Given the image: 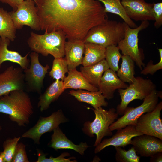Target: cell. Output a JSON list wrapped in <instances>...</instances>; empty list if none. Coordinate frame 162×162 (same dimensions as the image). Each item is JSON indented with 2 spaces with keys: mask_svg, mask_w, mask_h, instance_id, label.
I'll return each mask as SVG.
<instances>
[{
  "mask_svg": "<svg viewBox=\"0 0 162 162\" xmlns=\"http://www.w3.org/2000/svg\"><path fill=\"white\" fill-rule=\"evenodd\" d=\"M106 48L99 44L89 42L84 43V56L83 66L86 67L96 64L105 59Z\"/></svg>",
  "mask_w": 162,
  "mask_h": 162,
  "instance_id": "cell-25",
  "label": "cell"
},
{
  "mask_svg": "<svg viewBox=\"0 0 162 162\" xmlns=\"http://www.w3.org/2000/svg\"><path fill=\"white\" fill-rule=\"evenodd\" d=\"M130 144L142 157H151L162 152V140L150 135L143 134L135 136Z\"/></svg>",
  "mask_w": 162,
  "mask_h": 162,
  "instance_id": "cell-16",
  "label": "cell"
},
{
  "mask_svg": "<svg viewBox=\"0 0 162 162\" xmlns=\"http://www.w3.org/2000/svg\"><path fill=\"white\" fill-rule=\"evenodd\" d=\"M64 49L69 70L76 69L77 67L82 64L84 50L83 41H66Z\"/></svg>",
  "mask_w": 162,
  "mask_h": 162,
  "instance_id": "cell-20",
  "label": "cell"
},
{
  "mask_svg": "<svg viewBox=\"0 0 162 162\" xmlns=\"http://www.w3.org/2000/svg\"><path fill=\"white\" fill-rule=\"evenodd\" d=\"M153 10L155 21L154 25L158 28L162 25V3H154Z\"/></svg>",
  "mask_w": 162,
  "mask_h": 162,
  "instance_id": "cell-36",
  "label": "cell"
},
{
  "mask_svg": "<svg viewBox=\"0 0 162 162\" xmlns=\"http://www.w3.org/2000/svg\"><path fill=\"white\" fill-rule=\"evenodd\" d=\"M150 161L151 162H161L162 161V152L157 153L150 157Z\"/></svg>",
  "mask_w": 162,
  "mask_h": 162,
  "instance_id": "cell-38",
  "label": "cell"
},
{
  "mask_svg": "<svg viewBox=\"0 0 162 162\" xmlns=\"http://www.w3.org/2000/svg\"><path fill=\"white\" fill-rule=\"evenodd\" d=\"M24 1H29V0H24ZM33 0L34 2H35L36 0Z\"/></svg>",
  "mask_w": 162,
  "mask_h": 162,
  "instance_id": "cell-41",
  "label": "cell"
},
{
  "mask_svg": "<svg viewBox=\"0 0 162 162\" xmlns=\"http://www.w3.org/2000/svg\"><path fill=\"white\" fill-rule=\"evenodd\" d=\"M158 97L156 89L152 91L143 100L142 103L136 107H127L122 116L117 118L109 126L110 130L125 128L129 125H136L138 118L145 113L152 111L158 103Z\"/></svg>",
  "mask_w": 162,
  "mask_h": 162,
  "instance_id": "cell-8",
  "label": "cell"
},
{
  "mask_svg": "<svg viewBox=\"0 0 162 162\" xmlns=\"http://www.w3.org/2000/svg\"><path fill=\"white\" fill-rule=\"evenodd\" d=\"M128 86L119 78L116 72L109 68L104 73L98 88L105 98L110 100L114 98L116 90L125 89Z\"/></svg>",
  "mask_w": 162,
  "mask_h": 162,
  "instance_id": "cell-17",
  "label": "cell"
},
{
  "mask_svg": "<svg viewBox=\"0 0 162 162\" xmlns=\"http://www.w3.org/2000/svg\"><path fill=\"white\" fill-rule=\"evenodd\" d=\"M142 134L136 130L135 125H128L125 128L117 130L116 133L111 138L104 140L96 146L94 153H98L110 146L124 147L130 144L133 138Z\"/></svg>",
  "mask_w": 162,
  "mask_h": 162,
  "instance_id": "cell-15",
  "label": "cell"
},
{
  "mask_svg": "<svg viewBox=\"0 0 162 162\" xmlns=\"http://www.w3.org/2000/svg\"><path fill=\"white\" fill-rule=\"evenodd\" d=\"M2 129V126L0 124V131Z\"/></svg>",
  "mask_w": 162,
  "mask_h": 162,
  "instance_id": "cell-40",
  "label": "cell"
},
{
  "mask_svg": "<svg viewBox=\"0 0 162 162\" xmlns=\"http://www.w3.org/2000/svg\"><path fill=\"white\" fill-rule=\"evenodd\" d=\"M122 56L118 46L112 45L106 48L105 59L109 68L116 72L118 70V62Z\"/></svg>",
  "mask_w": 162,
  "mask_h": 162,
  "instance_id": "cell-30",
  "label": "cell"
},
{
  "mask_svg": "<svg viewBox=\"0 0 162 162\" xmlns=\"http://www.w3.org/2000/svg\"><path fill=\"white\" fill-rule=\"evenodd\" d=\"M69 94L78 101L90 104L94 109L102 106H107L108 105V103L105 101V98L99 91L91 92L82 89L72 90L69 92Z\"/></svg>",
  "mask_w": 162,
  "mask_h": 162,
  "instance_id": "cell-23",
  "label": "cell"
},
{
  "mask_svg": "<svg viewBox=\"0 0 162 162\" xmlns=\"http://www.w3.org/2000/svg\"><path fill=\"white\" fill-rule=\"evenodd\" d=\"M103 3L104 5V11L119 16L124 22L130 27L134 28L137 25L127 15L121 2V0H96Z\"/></svg>",
  "mask_w": 162,
  "mask_h": 162,
  "instance_id": "cell-26",
  "label": "cell"
},
{
  "mask_svg": "<svg viewBox=\"0 0 162 162\" xmlns=\"http://www.w3.org/2000/svg\"><path fill=\"white\" fill-rule=\"evenodd\" d=\"M68 74L63 81L65 90L73 89L91 92L99 91L98 88L90 84L81 72L76 69L69 70Z\"/></svg>",
  "mask_w": 162,
  "mask_h": 162,
  "instance_id": "cell-22",
  "label": "cell"
},
{
  "mask_svg": "<svg viewBox=\"0 0 162 162\" xmlns=\"http://www.w3.org/2000/svg\"><path fill=\"white\" fill-rule=\"evenodd\" d=\"M29 55L30 64L28 68L23 70L25 81L29 91L39 93L43 86L44 79L50 66L48 64L44 66L40 63L38 53L33 52Z\"/></svg>",
  "mask_w": 162,
  "mask_h": 162,
  "instance_id": "cell-11",
  "label": "cell"
},
{
  "mask_svg": "<svg viewBox=\"0 0 162 162\" xmlns=\"http://www.w3.org/2000/svg\"><path fill=\"white\" fill-rule=\"evenodd\" d=\"M124 22L108 19L104 22L92 28L83 40L101 45L105 48L117 46L124 36Z\"/></svg>",
  "mask_w": 162,
  "mask_h": 162,
  "instance_id": "cell-4",
  "label": "cell"
},
{
  "mask_svg": "<svg viewBox=\"0 0 162 162\" xmlns=\"http://www.w3.org/2000/svg\"><path fill=\"white\" fill-rule=\"evenodd\" d=\"M116 151L115 159L117 162H140V156L137 155L134 148L132 146L128 150L121 147H115Z\"/></svg>",
  "mask_w": 162,
  "mask_h": 162,
  "instance_id": "cell-31",
  "label": "cell"
},
{
  "mask_svg": "<svg viewBox=\"0 0 162 162\" xmlns=\"http://www.w3.org/2000/svg\"><path fill=\"white\" fill-rule=\"evenodd\" d=\"M121 58L122 63L121 68L117 71V75L124 82L130 84L135 79L134 62L130 56L126 55H123Z\"/></svg>",
  "mask_w": 162,
  "mask_h": 162,
  "instance_id": "cell-28",
  "label": "cell"
},
{
  "mask_svg": "<svg viewBox=\"0 0 162 162\" xmlns=\"http://www.w3.org/2000/svg\"><path fill=\"white\" fill-rule=\"evenodd\" d=\"M40 30H61L68 40L83 41L93 27L108 19L96 0H37Z\"/></svg>",
  "mask_w": 162,
  "mask_h": 162,
  "instance_id": "cell-1",
  "label": "cell"
},
{
  "mask_svg": "<svg viewBox=\"0 0 162 162\" xmlns=\"http://www.w3.org/2000/svg\"><path fill=\"white\" fill-rule=\"evenodd\" d=\"M20 138V137L9 138L3 142L4 150L0 153L3 156L4 162H11L16 146Z\"/></svg>",
  "mask_w": 162,
  "mask_h": 162,
  "instance_id": "cell-32",
  "label": "cell"
},
{
  "mask_svg": "<svg viewBox=\"0 0 162 162\" xmlns=\"http://www.w3.org/2000/svg\"><path fill=\"white\" fill-rule=\"evenodd\" d=\"M10 41L8 38H0V68L3 63L8 61L19 64L23 70L27 69L30 65L29 52L23 56L16 51L9 50L8 47Z\"/></svg>",
  "mask_w": 162,
  "mask_h": 162,
  "instance_id": "cell-18",
  "label": "cell"
},
{
  "mask_svg": "<svg viewBox=\"0 0 162 162\" xmlns=\"http://www.w3.org/2000/svg\"><path fill=\"white\" fill-rule=\"evenodd\" d=\"M38 158L36 162H76V160H71L72 159H75L74 157H70L69 158H66V156L70 155L69 153L65 152L62 153L59 156L54 158L50 156L49 158H46V154L44 153L41 150L37 149Z\"/></svg>",
  "mask_w": 162,
  "mask_h": 162,
  "instance_id": "cell-33",
  "label": "cell"
},
{
  "mask_svg": "<svg viewBox=\"0 0 162 162\" xmlns=\"http://www.w3.org/2000/svg\"><path fill=\"white\" fill-rule=\"evenodd\" d=\"M0 162H4L3 155L0 152Z\"/></svg>",
  "mask_w": 162,
  "mask_h": 162,
  "instance_id": "cell-39",
  "label": "cell"
},
{
  "mask_svg": "<svg viewBox=\"0 0 162 162\" xmlns=\"http://www.w3.org/2000/svg\"><path fill=\"white\" fill-rule=\"evenodd\" d=\"M109 69L105 59L88 66L80 68V72L91 84L98 88L104 72Z\"/></svg>",
  "mask_w": 162,
  "mask_h": 162,
  "instance_id": "cell-24",
  "label": "cell"
},
{
  "mask_svg": "<svg viewBox=\"0 0 162 162\" xmlns=\"http://www.w3.org/2000/svg\"><path fill=\"white\" fill-rule=\"evenodd\" d=\"M158 50L160 56V60L156 64H153V62L151 60L147 64L146 67L142 70L141 74L144 75L148 74L153 75L158 70L162 69V49H158Z\"/></svg>",
  "mask_w": 162,
  "mask_h": 162,
  "instance_id": "cell-35",
  "label": "cell"
},
{
  "mask_svg": "<svg viewBox=\"0 0 162 162\" xmlns=\"http://www.w3.org/2000/svg\"><path fill=\"white\" fill-rule=\"evenodd\" d=\"M16 30L9 12L0 8V37L13 41L16 38Z\"/></svg>",
  "mask_w": 162,
  "mask_h": 162,
  "instance_id": "cell-27",
  "label": "cell"
},
{
  "mask_svg": "<svg viewBox=\"0 0 162 162\" xmlns=\"http://www.w3.org/2000/svg\"><path fill=\"white\" fill-rule=\"evenodd\" d=\"M26 148V145L22 142H18L16 146L11 162H29Z\"/></svg>",
  "mask_w": 162,
  "mask_h": 162,
  "instance_id": "cell-34",
  "label": "cell"
},
{
  "mask_svg": "<svg viewBox=\"0 0 162 162\" xmlns=\"http://www.w3.org/2000/svg\"><path fill=\"white\" fill-rule=\"evenodd\" d=\"M68 70V63L65 58H54L49 75L55 80L63 81Z\"/></svg>",
  "mask_w": 162,
  "mask_h": 162,
  "instance_id": "cell-29",
  "label": "cell"
},
{
  "mask_svg": "<svg viewBox=\"0 0 162 162\" xmlns=\"http://www.w3.org/2000/svg\"><path fill=\"white\" fill-rule=\"evenodd\" d=\"M156 86L150 79L140 76L135 77L134 82L125 89H118L121 101L116 107L118 115H123L128 104L135 99L143 100L152 91L156 89Z\"/></svg>",
  "mask_w": 162,
  "mask_h": 162,
  "instance_id": "cell-6",
  "label": "cell"
},
{
  "mask_svg": "<svg viewBox=\"0 0 162 162\" xmlns=\"http://www.w3.org/2000/svg\"><path fill=\"white\" fill-rule=\"evenodd\" d=\"M23 70L13 65L0 73V97L11 92L24 90L25 86Z\"/></svg>",
  "mask_w": 162,
  "mask_h": 162,
  "instance_id": "cell-13",
  "label": "cell"
},
{
  "mask_svg": "<svg viewBox=\"0 0 162 162\" xmlns=\"http://www.w3.org/2000/svg\"><path fill=\"white\" fill-rule=\"evenodd\" d=\"M65 90L63 81L55 80L38 98V107L40 111L47 110L50 104L57 100Z\"/></svg>",
  "mask_w": 162,
  "mask_h": 162,
  "instance_id": "cell-21",
  "label": "cell"
},
{
  "mask_svg": "<svg viewBox=\"0 0 162 162\" xmlns=\"http://www.w3.org/2000/svg\"><path fill=\"white\" fill-rule=\"evenodd\" d=\"M93 110L95 114L94 120L92 122H85L82 130L84 134L90 137H94V134L96 135V139L93 145L96 147L104 136L112 135L109 126L117 119L118 115L113 108H110L108 110L102 107Z\"/></svg>",
  "mask_w": 162,
  "mask_h": 162,
  "instance_id": "cell-5",
  "label": "cell"
},
{
  "mask_svg": "<svg viewBox=\"0 0 162 162\" xmlns=\"http://www.w3.org/2000/svg\"><path fill=\"white\" fill-rule=\"evenodd\" d=\"M128 16L136 21H154L153 3L146 2L144 0H121Z\"/></svg>",
  "mask_w": 162,
  "mask_h": 162,
  "instance_id": "cell-14",
  "label": "cell"
},
{
  "mask_svg": "<svg viewBox=\"0 0 162 162\" xmlns=\"http://www.w3.org/2000/svg\"><path fill=\"white\" fill-rule=\"evenodd\" d=\"M124 36L118 43V46L124 55L130 56L142 70L145 64L143 62V57L138 45V35L140 32L149 26L148 21H142L140 26L134 28L130 27L124 22Z\"/></svg>",
  "mask_w": 162,
  "mask_h": 162,
  "instance_id": "cell-7",
  "label": "cell"
},
{
  "mask_svg": "<svg viewBox=\"0 0 162 162\" xmlns=\"http://www.w3.org/2000/svg\"><path fill=\"white\" fill-rule=\"evenodd\" d=\"M53 131L49 146L55 150L61 149H73L83 155L85 151L89 147L86 142H81L79 145L74 144L67 138L59 126Z\"/></svg>",
  "mask_w": 162,
  "mask_h": 162,
  "instance_id": "cell-19",
  "label": "cell"
},
{
  "mask_svg": "<svg viewBox=\"0 0 162 162\" xmlns=\"http://www.w3.org/2000/svg\"><path fill=\"white\" fill-rule=\"evenodd\" d=\"M24 1V0H0L2 3L8 4L12 8L13 11H16Z\"/></svg>",
  "mask_w": 162,
  "mask_h": 162,
  "instance_id": "cell-37",
  "label": "cell"
},
{
  "mask_svg": "<svg viewBox=\"0 0 162 162\" xmlns=\"http://www.w3.org/2000/svg\"><path fill=\"white\" fill-rule=\"evenodd\" d=\"M68 121L62 110L53 112L48 117L40 116L36 123L23 134L22 137L31 139L34 143L39 144L40 137L44 134L53 131L60 124Z\"/></svg>",
  "mask_w": 162,
  "mask_h": 162,
  "instance_id": "cell-9",
  "label": "cell"
},
{
  "mask_svg": "<svg viewBox=\"0 0 162 162\" xmlns=\"http://www.w3.org/2000/svg\"><path fill=\"white\" fill-rule=\"evenodd\" d=\"M66 38L65 35L61 30L50 32L45 31L42 34L32 32L27 42L32 51L44 56L50 54L54 58H64Z\"/></svg>",
  "mask_w": 162,
  "mask_h": 162,
  "instance_id": "cell-3",
  "label": "cell"
},
{
  "mask_svg": "<svg viewBox=\"0 0 162 162\" xmlns=\"http://www.w3.org/2000/svg\"><path fill=\"white\" fill-rule=\"evenodd\" d=\"M9 13L16 29L27 26L35 31L40 30L37 8L33 0L24 1L16 11Z\"/></svg>",
  "mask_w": 162,
  "mask_h": 162,
  "instance_id": "cell-10",
  "label": "cell"
},
{
  "mask_svg": "<svg viewBox=\"0 0 162 162\" xmlns=\"http://www.w3.org/2000/svg\"><path fill=\"white\" fill-rule=\"evenodd\" d=\"M162 102L158 103L152 111L142 115L138 119L136 130L142 134L154 136L162 140V122L161 111Z\"/></svg>",
  "mask_w": 162,
  "mask_h": 162,
  "instance_id": "cell-12",
  "label": "cell"
},
{
  "mask_svg": "<svg viewBox=\"0 0 162 162\" xmlns=\"http://www.w3.org/2000/svg\"><path fill=\"white\" fill-rule=\"evenodd\" d=\"M0 113L9 115L20 126L30 123L34 113L31 99L23 90H16L0 97Z\"/></svg>",
  "mask_w": 162,
  "mask_h": 162,
  "instance_id": "cell-2",
  "label": "cell"
}]
</instances>
